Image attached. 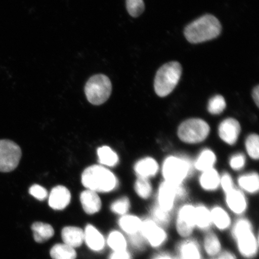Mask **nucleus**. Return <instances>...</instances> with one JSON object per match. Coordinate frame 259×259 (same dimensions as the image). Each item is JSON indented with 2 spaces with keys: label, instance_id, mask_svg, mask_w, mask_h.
Returning a JSON list of instances; mask_svg holds the SVG:
<instances>
[{
  "label": "nucleus",
  "instance_id": "f257e3e1",
  "mask_svg": "<svg viewBox=\"0 0 259 259\" xmlns=\"http://www.w3.org/2000/svg\"><path fill=\"white\" fill-rule=\"evenodd\" d=\"M229 231L239 256L243 259H254L257 256L258 234L255 231L254 226L250 220L245 218H239L233 223Z\"/></svg>",
  "mask_w": 259,
  "mask_h": 259
},
{
  "label": "nucleus",
  "instance_id": "f03ea898",
  "mask_svg": "<svg viewBox=\"0 0 259 259\" xmlns=\"http://www.w3.org/2000/svg\"><path fill=\"white\" fill-rule=\"evenodd\" d=\"M221 31L222 25L218 19L206 15L187 26L184 35L190 43L199 44L218 37Z\"/></svg>",
  "mask_w": 259,
  "mask_h": 259
},
{
  "label": "nucleus",
  "instance_id": "7ed1b4c3",
  "mask_svg": "<svg viewBox=\"0 0 259 259\" xmlns=\"http://www.w3.org/2000/svg\"><path fill=\"white\" fill-rule=\"evenodd\" d=\"M82 183L87 189L95 192H111L118 185L114 174L99 165H93L83 171Z\"/></svg>",
  "mask_w": 259,
  "mask_h": 259
},
{
  "label": "nucleus",
  "instance_id": "20e7f679",
  "mask_svg": "<svg viewBox=\"0 0 259 259\" xmlns=\"http://www.w3.org/2000/svg\"><path fill=\"white\" fill-rule=\"evenodd\" d=\"M193 164L186 157L169 155L165 158L161 167L164 181L174 184H182L192 174Z\"/></svg>",
  "mask_w": 259,
  "mask_h": 259
},
{
  "label": "nucleus",
  "instance_id": "39448f33",
  "mask_svg": "<svg viewBox=\"0 0 259 259\" xmlns=\"http://www.w3.org/2000/svg\"><path fill=\"white\" fill-rule=\"evenodd\" d=\"M182 74V67L177 61H171L161 66L155 76L154 90L158 96L166 97L173 92Z\"/></svg>",
  "mask_w": 259,
  "mask_h": 259
},
{
  "label": "nucleus",
  "instance_id": "423d86ee",
  "mask_svg": "<svg viewBox=\"0 0 259 259\" xmlns=\"http://www.w3.org/2000/svg\"><path fill=\"white\" fill-rule=\"evenodd\" d=\"M210 126L204 119L192 118L183 121L178 126L177 135L180 140L187 144L202 143L208 137Z\"/></svg>",
  "mask_w": 259,
  "mask_h": 259
},
{
  "label": "nucleus",
  "instance_id": "0eeeda50",
  "mask_svg": "<svg viewBox=\"0 0 259 259\" xmlns=\"http://www.w3.org/2000/svg\"><path fill=\"white\" fill-rule=\"evenodd\" d=\"M139 234L144 239L148 247L155 250H161L169 240L167 229L158 225L150 218L142 219Z\"/></svg>",
  "mask_w": 259,
  "mask_h": 259
},
{
  "label": "nucleus",
  "instance_id": "6e6552de",
  "mask_svg": "<svg viewBox=\"0 0 259 259\" xmlns=\"http://www.w3.org/2000/svg\"><path fill=\"white\" fill-rule=\"evenodd\" d=\"M85 93L87 99L94 105H100L109 98L112 93L111 80L104 74L91 77L86 83Z\"/></svg>",
  "mask_w": 259,
  "mask_h": 259
},
{
  "label": "nucleus",
  "instance_id": "1a4fd4ad",
  "mask_svg": "<svg viewBox=\"0 0 259 259\" xmlns=\"http://www.w3.org/2000/svg\"><path fill=\"white\" fill-rule=\"evenodd\" d=\"M187 195L182 184H174L164 181L158 188L157 205L167 212H171L177 200H183Z\"/></svg>",
  "mask_w": 259,
  "mask_h": 259
},
{
  "label": "nucleus",
  "instance_id": "9d476101",
  "mask_svg": "<svg viewBox=\"0 0 259 259\" xmlns=\"http://www.w3.org/2000/svg\"><path fill=\"white\" fill-rule=\"evenodd\" d=\"M175 228L181 239L193 236L196 231L195 206L187 203L180 207L175 221Z\"/></svg>",
  "mask_w": 259,
  "mask_h": 259
},
{
  "label": "nucleus",
  "instance_id": "9b49d317",
  "mask_svg": "<svg viewBox=\"0 0 259 259\" xmlns=\"http://www.w3.org/2000/svg\"><path fill=\"white\" fill-rule=\"evenodd\" d=\"M21 157V149L17 144L8 139H0V172L14 171L18 166Z\"/></svg>",
  "mask_w": 259,
  "mask_h": 259
},
{
  "label": "nucleus",
  "instance_id": "f8f14e48",
  "mask_svg": "<svg viewBox=\"0 0 259 259\" xmlns=\"http://www.w3.org/2000/svg\"><path fill=\"white\" fill-rule=\"evenodd\" d=\"M176 254L181 259H204L201 243L193 236L178 242Z\"/></svg>",
  "mask_w": 259,
  "mask_h": 259
},
{
  "label": "nucleus",
  "instance_id": "ddd939ff",
  "mask_svg": "<svg viewBox=\"0 0 259 259\" xmlns=\"http://www.w3.org/2000/svg\"><path fill=\"white\" fill-rule=\"evenodd\" d=\"M240 123L234 118H228L223 120L219 126L218 134L220 139L225 144L234 145L240 136Z\"/></svg>",
  "mask_w": 259,
  "mask_h": 259
},
{
  "label": "nucleus",
  "instance_id": "4468645a",
  "mask_svg": "<svg viewBox=\"0 0 259 259\" xmlns=\"http://www.w3.org/2000/svg\"><path fill=\"white\" fill-rule=\"evenodd\" d=\"M200 243L204 255H206L209 258L218 257L224 249L221 238L212 231L203 234Z\"/></svg>",
  "mask_w": 259,
  "mask_h": 259
},
{
  "label": "nucleus",
  "instance_id": "2eb2a0df",
  "mask_svg": "<svg viewBox=\"0 0 259 259\" xmlns=\"http://www.w3.org/2000/svg\"><path fill=\"white\" fill-rule=\"evenodd\" d=\"M227 206L231 212L238 216H242L247 211V200L241 191L232 189L226 193Z\"/></svg>",
  "mask_w": 259,
  "mask_h": 259
},
{
  "label": "nucleus",
  "instance_id": "dca6fc26",
  "mask_svg": "<svg viewBox=\"0 0 259 259\" xmlns=\"http://www.w3.org/2000/svg\"><path fill=\"white\" fill-rule=\"evenodd\" d=\"M210 210L211 213L212 227H214L219 232L229 231L233 222L229 212L220 206H213Z\"/></svg>",
  "mask_w": 259,
  "mask_h": 259
},
{
  "label": "nucleus",
  "instance_id": "f3484780",
  "mask_svg": "<svg viewBox=\"0 0 259 259\" xmlns=\"http://www.w3.org/2000/svg\"><path fill=\"white\" fill-rule=\"evenodd\" d=\"M70 200V191L66 187L58 186L51 190L49 205L55 210H63L69 205Z\"/></svg>",
  "mask_w": 259,
  "mask_h": 259
},
{
  "label": "nucleus",
  "instance_id": "a211bd4d",
  "mask_svg": "<svg viewBox=\"0 0 259 259\" xmlns=\"http://www.w3.org/2000/svg\"><path fill=\"white\" fill-rule=\"evenodd\" d=\"M159 165L155 158L147 157L139 160L135 164L134 170L136 174L139 178L146 179L154 177L159 171Z\"/></svg>",
  "mask_w": 259,
  "mask_h": 259
},
{
  "label": "nucleus",
  "instance_id": "6ab92c4d",
  "mask_svg": "<svg viewBox=\"0 0 259 259\" xmlns=\"http://www.w3.org/2000/svg\"><path fill=\"white\" fill-rule=\"evenodd\" d=\"M196 231L205 233L212 231V225L210 210L203 204L195 206Z\"/></svg>",
  "mask_w": 259,
  "mask_h": 259
},
{
  "label": "nucleus",
  "instance_id": "aec40b11",
  "mask_svg": "<svg viewBox=\"0 0 259 259\" xmlns=\"http://www.w3.org/2000/svg\"><path fill=\"white\" fill-rule=\"evenodd\" d=\"M83 209L88 214L98 212L102 208V202L97 192L90 190L83 191L80 197Z\"/></svg>",
  "mask_w": 259,
  "mask_h": 259
},
{
  "label": "nucleus",
  "instance_id": "412c9836",
  "mask_svg": "<svg viewBox=\"0 0 259 259\" xmlns=\"http://www.w3.org/2000/svg\"><path fill=\"white\" fill-rule=\"evenodd\" d=\"M84 241L88 247L93 251H100L105 247L104 237L95 227L89 225L84 232Z\"/></svg>",
  "mask_w": 259,
  "mask_h": 259
},
{
  "label": "nucleus",
  "instance_id": "4be33fe9",
  "mask_svg": "<svg viewBox=\"0 0 259 259\" xmlns=\"http://www.w3.org/2000/svg\"><path fill=\"white\" fill-rule=\"evenodd\" d=\"M61 237L65 244L73 248L79 247L84 241V232L77 227L68 226L63 229Z\"/></svg>",
  "mask_w": 259,
  "mask_h": 259
},
{
  "label": "nucleus",
  "instance_id": "5701e85b",
  "mask_svg": "<svg viewBox=\"0 0 259 259\" xmlns=\"http://www.w3.org/2000/svg\"><path fill=\"white\" fill-rule=\"evenodd\" d=\"M200 187L207 192H213L220 185V176L218 170L212 169L202 171L199 177Z\"/></svg>",
  "mask_w": 259,
  "mask_h": 259
},
{
  "label": "nucleus",
  "instance_id": "b1692460",
  "mask_svg": "<svg viewBox=\"0 0 259 259\" xmlns=\"http://www.w3.org/2000/svg\"><path fill=\"white\" fill-rule=\"evenodd\" d=\"M118 223L122 231L128 236L132 235L140 232L142 219L137 215L125 214L119 219Z\"/></svg>",
  "mask_w": 259,
  "mask_h": 259
},
{
  "label": "nucleus",
  "instance_id": "393cba45",
  "mask_svg": "<svg viewBox=\"0 0 259 259\" xmlns=\"http://www.w3.org/2000/svg\"><path fill=\"white\" fill-rule=\"evenodd\" d=\"M217 161L216 155L210 149H204L193 163L194 167L200 171H204L213 168Z\"/></svg>",
  "mask_w": 259,
  "mask_h": 259
},
{
  "label": "nucleus",
  "instance_id": "a878e982",
  "mask_svg": "<svg viewBox=\"0 0 259 259\" xmlns=\"http://www.w3.org/2000/svg\"><path fill=\"white\" fill-rule=\"evenodd\" d=\"M238 183L245 192L254 194L258 192L259 177L256 172H251L242 175L239 177Z\"/></svg>",
  "mask_w": 259,
  "mask_h": 259
},
{
  "label": "nucleus",
  "instance_id": "bb28decb",
  "mask_svg": "<svg viewBox=\"0 0 259 259\" xmlns=\"http://www.w3.org/2000/svg\"><path fill=\"white\" fill-rule=\"evenodd\" d=\"M31 229L33 232L34 240L38 243L47 242L54 235L53 227L47 223L35 222L32 224Z\"/></svg>",
  "mask_w": 259,
  "mask_h": 259
},
{
  "label": "nucleus",
  "instance_id": "cd10ccee",
  "mask_svg": "<svg viewBox=\"0 0 259 259\" xmlns=\"http://www.w3.org/2000/svg\"><path fill=\"white\" fill-rule=\"evenodd\" d=\"M50 254L53 259H76L77 256L74 249L65 244L55 245L51 248Z\"/></svg>",
  "mask_w": 259,
  "mask_h": 259
},
{
  "label": "nucleus",
  "instance_id": "c85d7f7f",
  "mask_svg": "<svg viewBox=\"0 0 259 259\" xmlns=\"http://www.w3.org/2000/svg\"><path fill=\"white\" fill-rule=\"evenodd\" d=\"M99 163L109 167H114L118 163V155L111 148L104 146L97 150Z\"/></svg>",
  "mask_w": 259,
  "mask_h": 259
},
{
  "label": "nucleus",
  "instance_id": "c756f323",
  "mask_svg": "<svg viewBox=\"0 0 259 259\" xmlns=\"http://www.w3.org/2000/svg\"><path fill=\"white\" fill-rule=\"evenodd\" d=\"M151 218L154 222L163 228L167 229L171 221V213L166 211L158 207L157 205L151 208L150 211Z\"/></svg>",
  "mask_w": 259,
  "mask_h": 259
},
{
  "label": "nucleus",
  "instance_id": "7c9ffc66",
  "mask_svg": "<svg viewBox=\"0 0 259 259\" xmlns=\"http://www.w3.org/2000/svg\"><path fill=\"white\" fill-rule=\"evenodd\" d=\"M108 244L114 251L127 250L128 244L127 239L119 231H112L109 234Z\"/></svg>",
  "mask_w": 259,
  "mask_h": 259
},
{
  "label": "nucleus",
  "instance_id": "2f4dec72",
  "mask_svg": "<svg viewBox=\"0 0 259 259\" xmlns=\"http://www.w3.org/2000/svg\"><path fill=\"white\" fill-rule=\"evenodd\" d=\"M135 190L141 198L148 199L153 193V187L148 179L138 177L135 184Z\"/></svg>",
  "mask_w": 259,
  "mask_h": 259
},
{
  "label": "nucleus",
  "instance_id": "473e14b6",
  "mask_svg": "<svg viewBox=\"0 0 259 259\" xmlns=\"http://www.w3.org/2000/svg\"><path fill=\"white\" fill-rule=\"evenodd\" d=\"M247 153L251 159L257 160L259 158V138L257 134L248 135L245 141Z\"/></svg>",
  "mask_w": 259,
  "mask_h": 259
},
{
  "label": "nucleus",
  "instance_id": "72a5a7b5",
  "mask_svg": "<svg viewBox=\"0 0 259 259\" xmlns=\"http://www.w3.org/2000/svg\"><path fill=\"white\" fill-rule=\"evenodd\" d=\"M226 108V100L222 96L216 95L209 100L208 111L213 115L221 114Z\"/></svg>",
  "mask_w": 259,
  "mask_h": 259
},
{
  "label": "nucleus",
  "instance_id": "f704fd0d",
  "mask_svg": "<svg viewBox=\"0 0 259 259\" xmlns=\"http://www.w3.org/2000/svg\"><path fill=\"white\" fill-rule=\"evenodd\" d=\"M126 7L128 14L137 18L144 12L145 4L143 0H126Z\"/></svg>",
  "mask_w": 259,
  "mask_h": 259
},
{
  "label": "nucleus",
  "instance_id": "c9c22d12",
  "mask_svg": "<svg viewBox=\"0 0 259 259\" xmlns=\"http://www.w3.org/2000/svg\"><path fill=\"white\" fill-rule=\"evenodd\" d=\"M130 208H131V203L127 197H123L116 200L111 206L112 212L121 215L127 214Z\"/></svg>",
  "mask_w": 259,
  "mask_h": 259
},
{
  "label": "nucleus",
  "instance_id": "e433bc0d",
  "mask_svg": "<svg viewBox=\"0 0 259 259\" xmlns=\"http://www.w3.org/2000/svg\"><path fill=\"white\" fill-rule=\"evenodd\" d=\"M128 244L131 247L139 252H143L147 250L148 246L142 235L139 234L129 235L127 239Z\"/></svg>",
  "mask_w": 259,
  "mask_h": 259
},
{
  "label": "nucleus",
  "instance_id": "4c0bfd02",
  "mask_svg": "<svg viewBox=\"0 0 259 259\" xmlns=\"http://www.w3.org/2000/svg\"><path fill=\"white\" fill-rule=\"evenodd\" d=\"M246 158L242 153L236 154L231 157L229 161L230 166L233 170H240L245 166Z\"/></svg>",
  "mask_w": 259,
  "mask_h": 259
},
{
  "label": "nucleus",
  "instance_id": "58836bf2",
  "mask_svg": "<svg viewBox=\"0 0 259 259\" xmlns=\"http://www.w3.org/2000/svg\"><path fill=\"white\" fill-rule=\"evenodd\" d=\"M225 193H228L234 189V181L228 173L225 172L220 176V185Z\"/></svg>",
  "mask_w": 259,
  "mask_h": 259
},
{
  "label": "nucleus",
  "instance_id": "ea45409f",
  "mask_svg": "<svg viewBox=\"0 0 259 259\" xmlns=\"http://www.w3.org/2000/svg\"><path fill=\"white\" fill-rule=\"evenodd\" d=\"M29 193L35 198L39 200H44L48 197L47 190L37 184L32 186L29 190Z\"/></svg>",
  "mask_w": 259,
  "mask_h": 259
},
{
  "label": "nucleus",
  "instance_id": "a19ab883",
  "mask_svg": "<svg viewBox=\"0 0 259 259\" xmlns=\"http://www.w3.org/2000/svg\"><path fill=\"white\" fill-rule=\"evenodd\" d=\"M150 259H181L176 254L166 251H160L153 255Z\"/></svg>",
  "mask_w": 259,
  "mask_h": 259
},
{
  "label": "nucleus",
  "instance_id": "79ce46f5",
  "mask_svg": "<svg viewBox=\"0 0 259 259\" xmlns=\"http://www.w3.org/2000/svg\"><path fill=\"white\" fill-rule=\"evenodd\" d=\"M110 259H132V255L127 250L113 251Z\"/></svg>",
  "mask_w": 259,
  "mask_h": 259
},
{
  "label": "nucleus",
  "instance_id": "37998d69",
  "mask_svg": "<svg viewBox=\"0 0 259 259\" xmlns=\"http://www.w3.org/2000/svg\"><path fill=\"white\" fill-rule=\"evenodd\" d=\"M218 257L220 259H239L238 254H236L234 251L226 250V249H223Z\"/></svg>",
  "mask_w": 259,
  "mask_h": 259
},
{
  "label": "nucleus",
  "instance_id": "c03bdc74",
  "mask_svg": "<svg viewBox=\"0 0 259 259\" xmlns=\"http://www.w3.org/2000/svg\"><path fill=\"white\" fill-rule=\"evenodd\" d=\"M252 99H253L254 101L256 104L257 106H258L259 105V87L258 85L255 87V88L252 90Z\"/></svg>",
  "mask_w": 259,
  "mask_h": 259
},
{
  "label": "nucleus",
  "instance_id": "a18cd8bd",
  "mask_svg": "<svg viewBox=\"0 0 259 259\" xmlns=\"http://www.w3.org/2000/svg\"><path fill=\"white\" fill-rule=\"evenodd\" d=\"M209 259H220L219 257L209 258Z\"/></svg>",
  "mask_w": 259,
  "mask_h": 259
}]
</instances>
